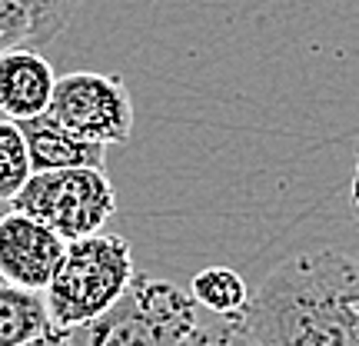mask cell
Returning <instances> with one entry per match:
<instances>
[{
  "label": "cell",
  "instance_id": "7a4b0ae2",
  "mask_svg": "<svg viewBox=\"0 0 359 346\" xmlns=\"http://www.w3.org/2000/svg\"><path fill=\"white\" fill-rule=\"evenodd\" d=\"M200 326V303L170 280L133 273L100 317L74 330V346H187Z\"/></svg>",
  "mask_w": 359,
  "mask_h": 346
},
{
  "label": "cell",
  "instance_id": "5b68a950",
  "mask_svg": "<svg viewBox=\"0 0 359 346\" xmlns=\"http://www.w3.org/2000/svg\"><path fill=\"white\" fill-rule=\"evenodd\" d=\"M50 114L77 137L103 147L127 143L133 133V100L127 84L114 74L77 70L57 77Z\"/></svg>",
  "mask_w": 359,
  "mask_h": 346
},
{
  "label": "cell",
  "instance_id": "277c9868",
  "mask_svg": "<svg viewBox=\"0 0 359 346\" xmlns=\"http://www.w3.org/2000/svg\"><path fill=\"white\" fill-rule=\"evenodd\" d=\"M11 206L43 220L70 244L103 230L116 210V193L103 167L40 170L27 180Z\"/></svg>",
  "mask_w": 359,
  "mask_h": 346
},
{
  "label": "cell",
  "instance_id": "8992f818",
  "mask_svg": "<svg viewBox=\"0 0 359 346\" xmlns=\"http://www.w3.org/2000/svg\"><path fill=\"white\" fill-rule=\"evenodd\" d=\"M64 250L67 240L43 220L17 206L0 217V277L13 286L43 293L64 260Z\"/></svg>",
  "mask_w": 359,
  "mask_h": 346
},
{
  "label": "cell",
  "instance_id": "6da1fadb",
  "mask_svg": "<svg viewBox=\"0 0 359 346\" xmlns=\"http://www.w3.org/2000/svg\"><path fill=\"white\" fill-rule=\"evenodd\" d=\"M243 323L263 346H359V263L339 250L286 257L253 290Z\"/></svg>",
  "mask_w": 359,
  "mask_h": 346
},
{
  "label": "cell",
  "instance_id": "7c38bea8",
  "mask_svg": "<svg viewBox=\"0 0 359 346\" xmlns=\"http://www.w3.org/2000/svg\"><path fill=\"white\" fill-rule=\"evenodd\" d=\"M34 177L30 150H27L24 130L17 120H0V200H13Z\"/></svg>",
  "mask_w": 359,
  "mask_h": 346
},
{
  "label": "cell",
  "instance_id": "8fae6325",
  "mask_svg": "<svg viewBox=\"0 0 359 346\" xmlns=\"http://www.w3.org/2000/svg\"><path fill=\"white\" fill-rule=\"evenodd\" d=\"M190 293L196 303L210 310L213 317H243L250 303V286L246 280L230 267H203L190 283Z\"/></svg>",
  "mask_w": 359,
  "mask_h": 346
},
{
  "label": "cell",
  "instance_id": "5bb4252c",
  "mask_svg": "<svg viewBox=\"0 0 359 346\" xmlns=\"http://www.w3.org/2000/svg\"><path fill=\"white\" fill-rule=\"evenodd\" d=\"M17 346H74V336L67 333V330H47V333H40V336H34V340L17 343Z\"/></svg>",
  "mask_w": 359,
  "mask_h": 346
},
{
  "label": "cell",
  "instance_id": "4fadbf2b",
  "mask_svg": "<svg viewBox=\"0 0 359 346\" xmlns=\"http://www.w3.org/2000/svg\"><path fill=\"white\" fill-rule=\"evenodd\" d=\"M187 346H263L250 333L243 317H217L210 323H200Z\"/></svg>",
  "mask_w": 359,
  "mask_h": 346
},
{
  "label": "cell",
  "instance_id": "9c48e42d",
  "mask_svg": "<svg viewBox=\"0 0 359 346\" xmlns=\"http://www.w3.org/2000/svg\"><path fill=\"white\" fill-rule=\"evenodd\" d=\"M83 0H0V53L13 47L40 51L77 13Z\"/></svg>",
  "mask_w": 359,
  "mask_h": 346
},
{
  "label": "cell",
  "instance_id": "52a82bcc",
  "mask_svg": "<svg viewBox=\"0 0 359 346\" xmlns=\"http://www.w3.org/2000/svg\"><path fill=\"white\" fill-rule=\"evenodd\" d=\"M57 87L50 60L34 47H13L0 53V114L11 120H27L50 110Z\"/></svg>",
  "mask_w": 359,
  "mask_h": 346
},
{
  "label": "cell",
  "instance_id": "9a60e30c",
  "mask_svg": "<svg viewBox=\"0 0 359 346\" xmlns=\"http://www.w3.org/2000/svg\"><path fill=\"white\" fill-rule=\"evenodd\" d=\"M349 200H353V210H356V220H359V160H356V173H353V190H349Z\"/></svg>",
  "mask_w": 359,
  "mask_h": 346
},
{
  "label": "cell",
  "instance_id": "3957f363",
  "mask_svg": "<svg viewBox=\"0 0 359 346\" xmlns=\"http://www.w3.org/2000/svg\"><path fill=\"white\" fill-rule=\"evenodd\" d=\"M133 253L120 233H90L70 240L64 260L43 290L57 330L74 333L114 303L133 280Z\"/></svg>",
  "mask_w": 359,
  "mask_h": 346
},
{
  "label": "cell",
  "instance_id": "30bf717a",
  "mask_svg": "<svg viewBox=\"0 0 359 346\" xmlns=\"http://www.w3.org/2000/svg\"><path fill=\"white\" fill-rule=\"evenodd\" d=\"M47 330H57V326L50 320L43 293L13 286L0 277V346L27 343Z\"/></svg>",
  "mask_w": 359,
  "mask_h": 346
},
{
  "label": "cell",
  "instance_id": "ba28073f",
  "mask_svg": "<svg viewBox=\"0 0 359 346\" xmlns=\"http://www.w3.org/2000/svg\"><path fill=\"white\" fill-rule=\"evenodd\" d=\"M17 124L24 130L34 173H40V170H67V167H103V160H107V147L103 143L77 137L50 110L27 117V120H17Z\"/></svg>",
  "mask_w": 359,
  "mask_h": 346
}]
</instances>
